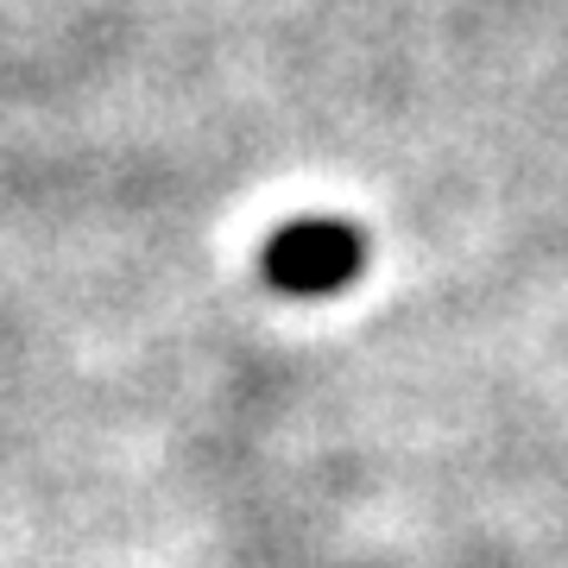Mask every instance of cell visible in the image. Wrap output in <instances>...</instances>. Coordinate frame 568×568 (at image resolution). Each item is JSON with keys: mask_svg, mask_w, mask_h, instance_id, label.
Masks as SVG:
<instances>
[{"mask_svg": "<svg viewBox=\"0 0 568 568\" xmlns=\"http://www.w3.org/2000/svg\"><path fill=\"white\" fill-rule=\"evenodd\" d=\"M265 284L284 297H335L366 272V234L342 215H304L284 222L265 241Z\"/></svg>", "mask_w": 568, "mask_h": 568, "instance_id": "cell-1", "label": "cell"}]
</instances>
